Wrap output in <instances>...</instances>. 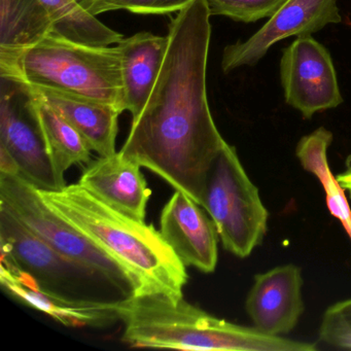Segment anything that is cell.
<instances>
[{"label":"cell","mask_w":351,"mask_h":351,"mask_svg":"<svg viewBox=\"0 0 351 351\" xmlns=\"http://www.w3.org/2000/svg\"><path fill=\"white\" fill-rule=\"evenodd\" d=\"M211 17L207 0H194L171 20L159 77L120 151L200 205L207 174L226 143L207 97Z\"/></svg>","instance_id":"1"},{"label":"cell","mask_w":351,"mask_h":351,"mask_svg":"<svg viewBox=\"0 0 351 351\" xmlns=\"http://www.w3.org/2000/svg\"><path fill=\"white\" fill-rule=\"evenodd\" d=\"M38 191L51 208L133 271L147 293L182 297L186 266L153 226L112 208L79 182Z\"/></svg>","instance_id":"2"},{"label":"cell","mask_w":351,"mask_h":351,"mask_svg":"<svg viewBox=\"0 0 351 351\" xmlns=\"http://www.w3.org/2000/svg\"><path fill=\"white\" fill-rule=\"evenodd\" d=\"M122 340L137 348L180 350L313 351L311 343L270 336L221 319L163 293L134 295L121 305Z\"/></svg>","instance_id":"3"},{"label":"cell","mask_w":351,"mask_h":351,"mask_svg":"<svg viewBox=\"0 0 351 351\" xmlns=\"http://www.w3.org/2000/svg\"><path fill=\"white\" fill-rule=\"evenodd\" d=\"M0 75L18 85L55 90L125 112L118 46H92L52 34L17 54L0 56Z\"/></svg>","instance_id":"4"},{"label":"cell","mask_w":351,"mask_h":351,"mask_svg":"<svg viewBox=\"0 0 351 351\" xmlns=\"http://www.w3.org/2000/svg\"><path fill=\"white\" fill-rule=\"evenodd\" d=\"M1 266L59 301L114 307L131 299L110 278L60 254L0 204Z\"/></svg>","instance_id":"5"},{"label":"cell","mask_w":351,"mask_h":351,"mask_svg":"<svg viewBox=\"0 0 351 351\" xmlns=\"http://www.w3.org/2000/svg\"><path fill=\"white\" fill-rule=\"evenodd\" d=\"M0 204L57 252L106 275L128 297L147 293L133 271L51 208L20 176L0 173Z\"/></svg>","instance_id":"6"},{"label":"cell","mask_w":351,"mask_h":351,"mask_svg":"<svg viewBox=\"0 0 351 351\" xmlns=\"http://www.w3.org/2000/svg\"><path fill=\"white\" fill-rule=\"evenodd\" d=\"M201 206L215 223L223 248L238 258L250 256L266 236L268 210L227 141L207 174Z\"/></svg>","instance_id":"7"},{"label":"cell","mask_w":351,"mask_h":351,"mask_svg":"<svg viewBox=\"0 0 351 351\" xmlns=\"http://www.w3.org/2000/svg\"><path fill=\"white\" fill-rule=\"evenodd\" d=\"M0 149L15 161L18 176L40 191L66 186L51 159L44 134L23 88L1 79Z\"/></svg>","instance_id":"8"},{"label":"cell","mask_w":351,"mask_h":351,"mask_svg":"<svg viewBox=\"0 0 351 351\" xmlns=\"http://www.w3.org/2000/svg\"><path fill=\"white\" fill-rule=\"evenodd\" d=\"M280 81L285 102L307 120L343 102L330 52L312 36H299L283 50Z\"/></svg>","instance_id":"9"},{"label":"cell","mask_w":351,"mask_h":351,"mask_svg":"<svg viewBox=\"0 0 351 351\" xmlns=\"http://www.w3.org/2000/svg\"><path fill=\"white\" fill-rule=\"evenodd\" d=\"M341 22L337 0H287L248 40L226 47L221 69L229 73L240 67L256 66L277 43L293 36H312Z\"/></svg>","instance_id":"10"},{"label":"cell","mask_w":351,"mask_h":351,"mask_svg":"<svg viewBox=\"0 0 351 351\" xmlns=\"http://www.w3.org/2000/svg\"><path fill=\"white\" fill-rule=\"evenodd\" d=\"M205 209L176 190L162 210L160 233L184 266L211 273L217 265L219 233Z\"/></svg>","instance_id":"11"},{"label":"cell","mask_w":351,"mask_h":351,"mask_svg":"<svg viewBox=\"0 0 351 351\" xmlns=\"http://www.w3.org/2000/svg\"><path fill=\"white\" fill-rule=\"evenodd\" d=\"M302 287V271L295 265H282L256 275L245 302L254 328L270 336L293 330L304 312Z\"/></svg>","instance_id":"12"},{"label":"cell","mask_w":351,"mask_h":351,"mask_svg":"<svg viewBox=\"0 0 351 351\" xmlns=\"http://www.w3.org/2000/svg\"><path fill=\"white\" fill-rule=\"evenodd\" d=\"M141 167L119 152L92 163L79 184L112 208L145 221L152 192Z\"/></svg>","instance_id":"13"},{"label":"cell","mask_w":351,"mask_h":351,"mask_svg":"<svg viewBox=\"0 0 351 351\" xmlns=\"http://www.w3.org/2000/svg\"><path fill=\"white\" fill-rule=\"evenodd\" d=\"M168 36L138 32L123 38L119 44L121 54L125 110L136 119L147 104L155 87L167 53Z\"/></svg>","instance_id":"14"},{"label":"cell","mask_w":351,"mask_h":351,"mask_svg":"<svg viewBox=\"0 0 351 351\" xmlns=\"http://www.w3.org/2000/svg\"><path fill=\"white\" fill-rule=\"evenodd\" d=\"M22 86V85H20ZM69 121L100 157L114 155L121 112L110 104L45 88L22 86Z\"/></svg>","instance_id":"15"},{"label":"cell","mask_w":351,"mask_h":351,"mask_svg":"<svg viewBox=\"0 0 351 351\" xmlns=\"http://www.w3.org/2000/svg\"><path fill=\"white\" fill-rule=\"evenodd\" d=\"M0 283L16 299L48 314L67 326L106 328L121 322V305L114 307H84L59 301L36 289L11 271L0 267Z\"/></svg>","instance_id":"16"},{"label":"cell","mask_w":351,"mask_h":351,"mask_svg":"<svg viewBox=\"0 0 351 351\" xmlns=\"http://www.w3.org/2000/svg\"><path fill=\"white\" fill-rule=\"evenodd\" d=\"M55 32L40 0H0V56L17 54Z\"/></svg>","instance_id":"17"},{"label":"cell","mask_w":351,"mask_h":351,"mask_svg":"<svg viewBox=\"0 0 351 351\" xmlns=\"http://www.w3.org/2000/svg\"><path fill=\"white\" fill-rule=\"evenodd\" d=\"M24 91L29 98L30 106L38 119L59 176L64 178L65 172L71 166L90 162L92 149L81 133L46 102L25 89Z\"/></svg>","instance_id":"18"},{"label":"cell","mask_w":351,"mask_h":351,"mask_svg":"<svg viewBox=\"0 0 351 351\" xmlns=\"http://www.w3.org/2000/svg\"><path fill=\"white\" fill-rule=\"evenodd\" d=\"M40 1L54 22L55 34L92 46H110L124 38L84 9L77 0Z\"/></svg>","instance_id":"19"},{"label":"cell","mask_w":351,"mask_h":351,"mask_svg":"<svg viewBox=\"0 0 351 351\" xmlns=\"http://www.w3.org/2000/svg\"><path fill=\"white\" fill-rule=\"evenodd\" d=\"M302 167L315 176L322 182L326 193V206L332 217L340 221L351 239V209L336 178L330 171L328 161V149L315 147L306 152L302 157Z\"/></svg>","instance_id":"20"},{"label":"cell","mask_w":351,"mask_h":351,"mask_svg":"<svg viewBox=\"0 0 351 351\" xmlns=\"http://www.w3.org/2000/svg\"><path fill=\"white\" fill-rule=\"evenodd\" d=\"M287 0H207L211 16L252 23L271 18Z\"/></svg>","instance_id":"21"},{"label":"cell","mask_w":351,"mask_h":351,"mask_svg":"<svg viewBox=\"0 0 351 351\" xmlns=\"http://www.w3.org/2000/svg\"><path fill=\"white\" fill-rule=\"evenodd\" d=\"M194 0H86L81 5L92 15L106 12L128 11L143 15L178 13Z\"/></svg>","instance_id":"22"},{"label":"cell","mask_w":351,"mask_h":351,"mask_svg":"<svg viewBox=\"0 0 351 351\" xmlns=\"http://www.w3.org/2000/svg\"><path fill=\"white\" fill-rule=\"evenodd\" d=\"M319 338L332 346L351 349V299L338 302L326 310Z\"/></svg>","instance_id":"23"},{"label":"cell","mask_w":351,"mask_h":351,"mask_svg":"<svg viewBox=\"0 0 351 351\" xmlns=\"http://www.w3.org/2000/svg\"><path fill=\"white\" fill-rule=\"evenodd\" d=\"M337 182L340 184L341 188L348 193L349 198L351 200V155H349L345 164V170L336 176Z\"/></svg>","instance_id":"24"},{"label":"cell","mask_w":351,"mask_h":351,"mask_svg":"<svg viewBox=\"0 0 351 351\" xmlns=\"http://www.w3.org/2000/svg\"><path fill=\"white\" fill-rule=\"evenodd\" d=\"M77 3H84V1H86V0H77Z\"/></svg>","instance_id":"25"}]
</instances>
